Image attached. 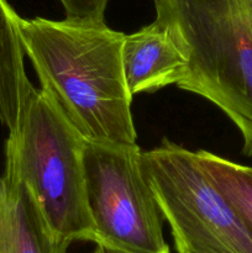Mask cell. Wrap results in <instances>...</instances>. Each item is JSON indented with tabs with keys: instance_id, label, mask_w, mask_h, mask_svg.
I'll return each mask as SVG.
<instances>
[{
	"instance_id": "obj_5",
	"label": "cell",
	"mask_w": 252,
	"mask_h": 253,
	"mask_svg": "<svg viewBox=\"0 0 252 253\" xmlns=\"http://www.w3.org/2000/svg\"><path fill=\"white\" fill-rule=\"evenodd\" d=\"M89 210L96 230L94 245L131 253H170L163 217L142 168V151L124 143H84Z\"/></svg>"
},
{
	"instance_id": "obj_6",
	"label": "cell",
	"mask_w": 252,
	"mask_h": 253,
	"mask_svg": "<svg viewBox=\"0 0 252 253\" xmlns=\"http://www.w3.org/2000/svg\"><path fill=\"white\" fill-rule=\"evenodd\" d=\"M123 68L133 98L138 93L177 85L187 72V57L172 32L155 19L138 31L125 35Z\"/></svg>"
},
{
	"instance_id": "obj_11",
	"label": "cell",
	"mask_w": 252,
	"mask_h": 253,
	"mask_svg": "<svg viewBox=\"0 0 252 253\" xmlns=\"http://www.w3.org/2000/svg\"><path fill=\"white\" fill-rule=\"evenodd\" d=\"M91 253H131L127 251H123V250H118V249H110V247H104V246H99V245H95V249L93 250Z\"/></svg>"
},
{
	"instance_id": "obj_8",
	"label": "cell",
	"mask_w": 252,
	"mask_h": 253,
	"mask_svg": "<svg viewBox=\"0 0 252 253\" xmlns=\"http://www.w3.org/2000/svg\"><path fill=\"white\" fill-rule=\"evenodd\" d=\"M19 15L7 0H0V124L14 130L31 84L25 71Z\"/></svg>"
},
{
	"instance_id": "obj_7",
	"label": "cell",
	"mask_w": 252,
	"mask_h": 253,
	"mask_svg": "<svg viewBox=\"0 0 252 253\" xmlns=\"http://www.w3.org/2000/svg\"><path fill=\"white\" fill-rule=\"evenodd\" d=\"M0 253H68L54 240L31 192L0 174Z\"/></svg>"
},
{
	"instance_id": "obj_10",
	"label": "cell",
	"mask_w": 252,
	"mask_h": 253,
	"mask_svg": "<svg viewBox=\"0 0 252 253\" xmlns=\"http://www.w3.org/2000/svg\"><path fill=\"white\" fill-rule=\"evenodd\" d=\"M64 9L66 20L77 22H105L109 0H59Z\"/></svg>"
},
{
	"instance_id": "obj_1",
	"label": "cell",
	"mask_w": 252,
	"mask_h": 253,
	"mask_svg": "<svg viewBox=\"0 0 252 253\" xmlns=\"http://www.w3.org/2000/svg\"><path fill=\"white\" fill-rule=\"evenodd\" d=\"M17 27L41 90L84 140L136 143L123 68L125 34L105 22L44 17L20 16Z\"/></svg>"
},
{
	"instance_id": "obj_4",
	"label": "cell",
	"mask_w": 252,
	"mask_h": 253,
	"mask_svg": "<svg viewBox=\"0 0 252 253\" xmlns=\"http://www.w3.org/2000/svg\"><path fill=\"white\" fill-rule=\"evenodd\" d=\"M142 168L177 253H252V227L219 192L197 153L163 138Z\"/></svg>"
},
{
	"instance_id": "obj_9",
	"label": "cell",
	"mask_w": 252,
	"mask_h": 253,
	"mask_svg": "<svg viewBox=\"0 0 252 253\" xmlns=\"http://www.w3.org/2000/svg\"><path fill=\"white\" fill-rule=\"evenodd\" d=\"M197 157L219 192L252 227V167L199 150Z\"/></svg>"
},
{
	"instance_id": "obj_3",
	"label": "cell",
	"mask_w": 252,
	"mask_h": 253,
	"mask_svg": "<svg viewBox=\"0 0 252 253\" xmlns=\"http://www.w3.org/2000/svg\"><path fill=\"white\" fill-rule=\"evenodd\" d=\"M187 57L178 88L203 96L239 128L252 157V0H153Z\"/></svg>"
},
{
	"instance_id": "obj_2",
	"label": "cell",
	"mask_w": 252,
	"mask_h": 253,
	"mask_svg": "<svg viewBox=\"0 0 252 253\" xmlns=\"http://www.w3.org/2000/svg\"><path fill=\"white\" fill-rule=\"evenodd\" d=\"M85 140L32 83L5 141L4 178L31 192L54 240L68 252L73 242L95 244L84 174Z\"/></svg>"
}]
</instances>
